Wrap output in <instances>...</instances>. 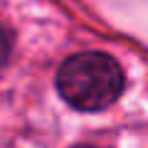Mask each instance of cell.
I'll return each mask as SVG.
<instances>
[{
    "label": "cell",
    "instance_id": "cell-1",
    "mask_svg": "<svg viewBox=\"0 0 148 148\" xmlns=\"http://www.w3.org/2000/svg\"><path fill=\"white\" fill-rule=\"evenodd\" d=\"M123 69L111 54L79 52L57 69V91L77 111H104L123 94Z\"/></svg>",
    "mask_w": 148,
    "mask_h": 148
},
{
    "label": "cell",
    "instance_id": "cell-2",
    "mask_svg": "<svg viewBox=\"0 0 148 148\" xmlns=\"http://www.w3.org/2000/svg\"><path fill=\"white\" fill-rule=\"evenodd\" d=\"M10 49H12V37H10V32H8L5 27H0V67L8 62Z\"/></svg>",
    "mask_w": 148,
    "mask_h": 148
},
{
    "label": "cell",
    "instance_id": "cell-3",
    "mask_svg": "<svg viewBox=\"0 0 148 148\" xmlns=\"http://www.w3.org/2000/svg\"><path fill=\"white\" fill-rule=\"evenodd\" d=\"M74 148H101V146H74Z\"/></svg>",
    "mask_w": 148,
    "mask_h": 148
}]
</instances>
